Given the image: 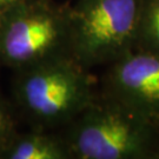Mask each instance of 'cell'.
Returning a JSON list of instances; mask_svg holds the SVG:
<instances>
[{"mask_svg": "<svg viewBox=\"0 0 159 159\" xmlns=\"http://www.w3.org/2000/svg\"><path fill=\"white\" fill-rule=\"evenodd\" d=\"M73 158H159V126L104 93L65 127Z\"/></svg>", "mask_w": 159, "mask_h": 159, "instance_id": "6da1fadb", "label": "cell"}, {"mask_svg": "<svg viewBox=\"0 0 159 159\" xmlns=\"http://www.w3.org/2000/svg\"><path fill=\"white\" fill-rule=\"evenodd\" d=\"M97 96L90 70L71 56L24 68L18 85L19 102L43 130L65 129Z\"/></svg>", "mask_w": 159, "mask_h": 159, "instance_id": "7a4b0ae2", "label": "cell"}, {"mask_svg": "<svg viewBox=\"0 0 159 159\" xmlns=\"http://www.w3.org/2000/svg\"><path fill=\"white\" fill-rule=\"evenodd\" d=\"M142 0H75L68 6L70 54L87 70L136 48Z\"/></svg>", "mask_w": 159, "mask_h": 159, "instance_id": "3957f363", "label": "cell"}, {"mask_svg": "<svg viewBox=\"0 0 159 159\" xmlns=\"http://www.w3.org/2000/svg\"><path fill=\"white\" fill-rule=\"evenodd\" d=\"M0 54L7 63L30 67L70 54L68 6L27 0L0 17Z\"/></svg>", "mask_w": 159, "mask_h": 159, "instance_id": "277c9868", "label": "cell"}, {"mask_svg": "<svg viewBox=\"0 0 159 159\" xmlns=\"http://www.w3.org/2000/svg\"><path fill=\"white\" fill-rule=\"evenodd\" d=\"M102 93L159 126V54L133 50L108 65Z\"/></svg>", "mask_w": 159, "mask_h": 159, "instance_id": "5b68a950", "label": "cell"}, {"mask_svg": "<svg viewBox=\"0 0 159 159\" xmlns=\"http://www.w3.org/2000/svg\"><path fill=\"white\" fill-rule=\"evenodd\" d=\"M12 159H70L73 158L64 134L54 132L32 133L23 137L8 148Z\"/></svg>", "mask_w": 159, "mask_h": 159, "instance_id": "8992f818", "label": "cell"}, {"mask_svg": "<svg viewBox=\"0 0 159 159\" xmlns=\"http://www.w3.org/2000/svg\"><path fill=\"white\" fill-rule=\"evenodd\" d=\"M134 50L159 54V0H142Z\"/></svg>", "mask_w": 159, "mask_h": 159, "instance_id": "52a82bcc", "label": "cell"}, {"mask_svg": "<svg viewBox=\"0 0 159 159\" xmlns=\"http://www.w3.org/2000/svg\"><path fill=\"white\" fill-rule=\"evenodd\" d=\"M27 0H0V17L7 11L12 10L13 7L23 4Z\"/></svg>", "mask_w": 159, "mask_h": 159, "instance_id": "ba28073f", "label": "cell"}, {"mask_svg": "<svg viewBox=\"0 0 159 159\" xmlns=\"http://www.w3.org/2000/svg\"><path fill=\"white\" fill-rule=\"evenodd\" d=\"M8 130V126H7V119H6V116L2 111V108L0 107V142L6 137Z\"/></svg>", "mask_w": 159, "mask_h": 159, "instance_id": "9c48e42d", "label": "cell"}]
</instances>
